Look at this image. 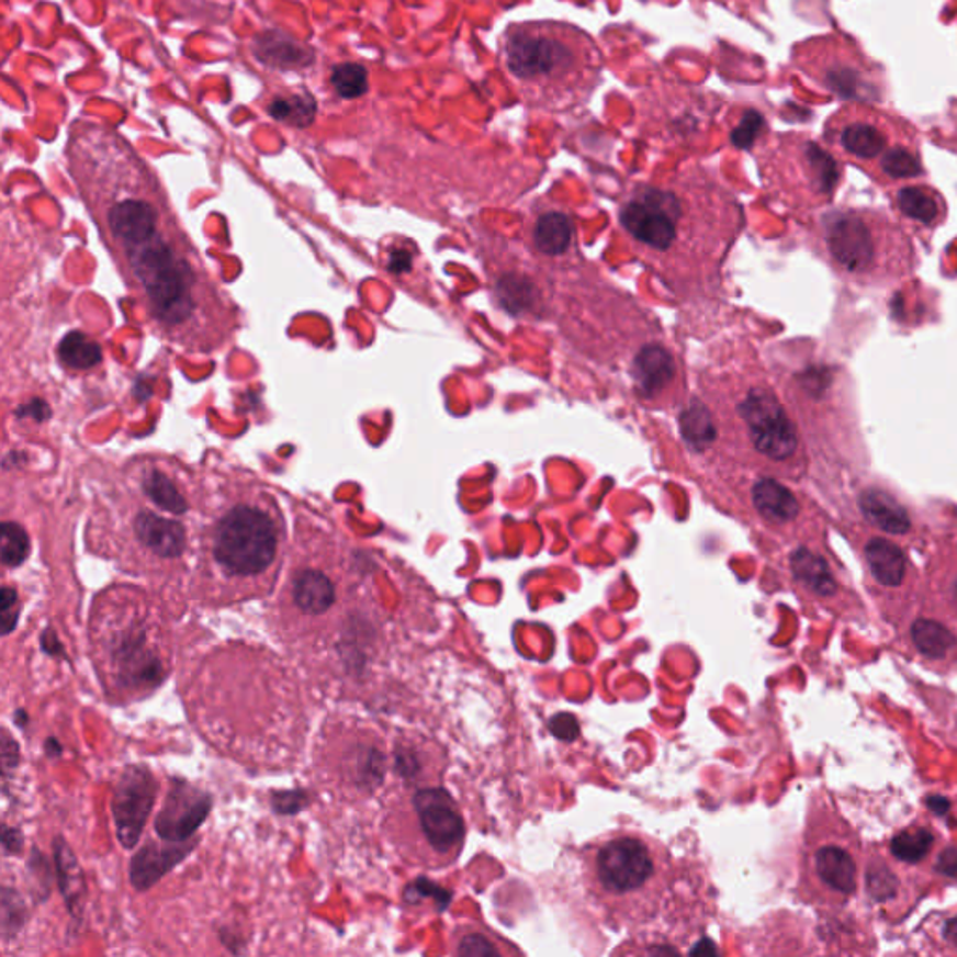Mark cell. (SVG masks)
Returning <instances> with one entry per match:
<instances>
[{
	"instance_id": "2e32d148",
	"label": "cell",
	"mask_w": 957,
	"mask_h": 957,
	"mask_svg": "<svg viewBox=\"0 0 957 957\" xmlns=\"http://www.w3.org/2000/svg\"><path fill=\"white\" fill-rule=\"evenodd\" d=\"M119 668L127 685L135 687H154L164 679L161 662L145 648L143 638H132L120 645Z\"/></svg>"
},
{
	"instance_id": "ffe728a7",
	"label": "cell",
	"mask_w": 957,
	"mask_h": 957,
	"mask_svg": "<svg viewBox=\"0 0 957 957\" xmlns=\"http://www.w3.org/2000/svg\"><path fill=\"white\" fill-rule=\"evenodd\" d=\"M255 50L262 63L278 68H300L313 63V50L309 47L297 44L281 32L271 31L259 36Z\"/></svg>"
},
{
	"instance_id": "f35d334b",
	"label": "cell",
	"mask_w": 957,
	"mask_h": 957,
	"mask_svg": "<svg viewBox=\"0 0 957 957\" xmlns=\"http://www.w3.org/2000/svg\"><path fill=\"white\" fill-rule=\"evenodd\" d=\"M20 763V746L10 738L8 731H2V768L8 773V768L18 767Z\"/></svg>"
},
{
	"instance_id": "e575fe53",
	"label": "cell",
	"mask_w": 957,
	"mask_h": 957,
	"mask_svg": "<svg viewBox=\"0 0 957 957\" xmlns=\"http://www.w3.org/2000/svg\"><path fill=\"white\" fill-rule=\"evenodd\" d=\"M25 916V905H23L20 896L12 892L10 888H4L2 890V930H4V935L23 926Z\"/></svg>"
},
{
	"instance_id": "4dcf8cb0",
	"label": "cell",
	"mask_w": 957,
	"mask_h": 957,
	"mask_svg": "<svg viewBox=\"0 0 957 957\" xmlns=\"http://www.w3.org/2000/svg\"><path fill=\"white\" fill-rule=\"evenodd\" d=\"M31 554V541L20 523H2V563L7 567H20Z\"/></svg>"
},
{
	"instance_id": "d590c367",
	"label": "cell",
	"mask_w": 957,
	"mask_h": 957,
	"mask_svg": "<svg viewBox=\"0 0 957 957\" xmlns=\"http://www.w3.org/2000/svg\"><path fill=\"white\" fill-rule=\"evenodd\" d=\"M869 894L876 900H888L896 892V877L890 874V869L882 866H869Z\"/></svg>"
},
{
	"instance_id": "f546056e",
	"label": "cell",
	"mask_w": 957,
	"mask_h": 957,
	"mask_svg": "<svg viewBox=\"0 0 957 957\" xmlns=\"http://www.w3.org/2000/svg\"><path fill=\"white\" fill-rule=\"evenodd\" d=\"M898 206L903 214L913 217V219L922 221V223H933L937 219V201L926 190H920V188L901 190L898 193Z\"/></svg>"
},
{
	"instance_id": "83f0119b",
	"label": "cell",
	"mask_w": 957,
	"mask_h": 957,
	"mask_svg": "<svg viewBox=\"0 0 957 957\" xmlns=\"http://www.w3.org/2000/svg\"><path fill=\"white\" fill-rule=\"evenodd\" d=\"M58 356L64 365L74 367V369H90L98 365L101 361V348L98 342L85 337L82 334H70L64 337L60 347H58Z\"/></svg>"
},
{
	"instance_id": "d4e9b609",
	"label": "cell",
	"mask_w": 957,
	"mask_h": 957,
	"mask_svg": "<svg viewBox=\"0 0 957 957\" xmlns=\"http://www.w3.org/2000/svg\"><path fill=\"white\" fill-rule=\"evenodd\" d=\"M935 845V834L924 826H909L890 842V851L898 860L919 864L930 857Z\"/></svg>"
},
{
	"instance_id": "e0dca14e",
	"label": "cell",
	"mask_w": 957,
	"mask_h": 957,
	"mask_svg": "<svg viewBox=\"0 0 957 957\" xmlns=\"http://www.w3.org/2000/svg\"><path fill=\"white\" fill-rule=\"evenodd\" d=\"M55 864H57L58 887L60 894L66 901V908L70 909L74 916H81L87 901V885L82 876L81 866L77 860L70 845L64 842V837H57L55 844Z\"/></svg>"
},
{
	"instance_id": "603a6c76",
	"label": "cell",
	"mask_w": 957,
	"mask_h": 957,
	"mask_svg": "<svg viewBox=\"0 0 957 957\" xmlns=\"http://www.w3.org/2000/svg\"><path fill=\"white\" fill-rule=\"evenodd\" d=\"M674 359L664 348H645L637 358V380L648 395H656L674 379Z\"/></svg>"
},
{
	"instance_id": "9c48e42d",
	"label": "cell",
	"mask_w": 957,
	"mask_h": 957,
	"mask_svg": "<svg viewBox=\"0 0 957 957\" xmlns=\"http://www.w3.org/2000/svg\"><path fill=\"white\" fill-rule=\"evenodd\" d=\"M212 797L185 781L174 780L156 819V832L169 842H188L209 818Z\"/></svg>"
},
{
	"instance_id": "c3c4849f",
	"label": "cell",
	"mask_w": 957,
	"mask_h": 957,
	"mask_svg": "<svg viewBox=\"0 0 957 957\" xmlns=\"http://www.w3.org/2000/svg\"><path fill=\"white\" fill-rule=\"evenodd\" d=\"M954 735H956V743H957V718H956V728H954Z\"/></svg>"
},
{
	"instance_id": "6da1fadb",
	"label": "cell",
	"mask_w": 957,
	"mask_h": 957,
	"mask_svg": "<svg viewBox=\"0 0 957 957\" xmlns=\"http://www.w3.org/2000/svg\"><path fill=\"white\" fill-rule=\"evenodd\" d=\"M127 286L167 339L212 350L221 342L223 300L196 251L150 188H119L94 210Z\"/></svg>"
},
{
	"instance_id": "d6986e66",
	"label": "cell",
	"mask_w": 957,
	"mask_h": 957,
	"mask_svg": "<svg viewBox=\"0 0 957 957\" xmlns=\"http://www.w3.org/2000/svg\"><path fill=\"white\" fill-rule=\"evenodd\" d=\"M754 505L767 522L788 523L799 515V502L793 494L773 478H763L754 486Z\"/></svg>"
},
{
	"instance_id": "ba28073f",
	"label": "cell",
	"mask_w": 957,
	"mask_h": 957,
	"mask_svg": "<svg viewBox=\"0 0 957 957\" xmlns=\"http://www.w3.org/2000/svg\"><path fill=\"white\" fill-rule=\"evenodd\" d=\"M158 793V784L150 770L140 765L127 767L114 788L113 815L116 836L126 849H133L145 831Z\"/></svg>"
},
{
	"instance_id": "8fae6325",
	"label": "cell",
	"mask_w": 957,
	"mask_h": 957,
	"mask_svg": "<svg viewBox=\"0 0 957 957\" xmlns=\"http://www.w3.org/2000/svg\"><path fill=\"white\" fill-rule=\"evenodd\" d=\"M864 558L868 565L869 576L881 587L887 597L900 595L901 589L908 586L911 576V565L908 555L903 554L900 547L887 539H869L864 547Z\"/></svg>"
},
{
	"instance_id": "f1b7e54d",
	"label": "cell",
	"mask_w": 957,
	"mask_h": 957,
	"mask_svg": "<svg viewBox=\"0 0 957 957\" xmlns=\"http://www.w3.org/2000/svg\"><path fill=\"white\" fill-rule=\"evenodd\" d=\"M331 85L345 100H356L369 90V74L361 64L342 63L331 71Z\"/></svg>"
},
{
	"instance_id": "30bf717a",
	"label": "cell",
	"mask_w": 957,
	"mask_h": 957,
	"mask_svg": "<svg viewBox=\"0 0 957 957\" xmlns=\"http://www.w3.org/2000/svg\"><path fill=\"white\" fill-rule=\"evenodd\" d=\"M826 241L832 257L844 266L845 270L864 271L874 257V244L869 238L868 228L863 219L855 215H836L832 217L826 233Z\"/></svg>"
},
{
	"instance_id": "74e56055",
	"label": "cell",
	"mask_w": 957,
	"mask_h": 957,
	"mask_svg": "<svg viewBox=\"0 0 957 957\" xmlns=\"http://www.w3.org/2000/svg\"><path fill=\"white\" fill-rule=\"evenodd\" d=\"M359 776L361 781H365L369 788H376L382 778H384V757L380 756L376 750L367 752L365 757H361L359 762Z\"/></svg>"
},
{
	"instance_id": "f6af8a7d",
	"label": "cell",
	"mask_w": 957,
	"mask_h": 957,
	"mask_svg": "<svg viewBox=\"0 0 957 957\" xmlns=\"http://www.w3.org/2000/svg\"><path fill=\"white\" fill-rule=\"evenodd\" d=\"M945 930H943V935H945L946 941H948V945L954 946L957 950V919H952L946 922Z\"/></svg>"
},
{
	"instance_id": "8d00e7d4",
	"label": "cell",
	"mask_w": 957,
	"mask_h": 957,
	"mask_svg": "<svg viewBox=\"0 0 957 957\" xmlns=\"http://www.w3.org/2000/svg\"><path fill=\"white\" fill-rule=\"evenodd\" d=\"M309 795L305 791H278L271 795V807L281 815H292L309 807Z\"/></svg>"
},
{
	"instance_id": "ab89813d",
	"label": "cell",
	"mask_w": 957,
	"mask_h": 957,
	"mask_svg": "<svg viewBox=\"0 0 957 957\" xmlns=\"http://www.w3.org/2000/svg\"><path fill=\"white\" fill-rule=\"evenodd\" d=\"M2 849L7 855H20L23 851V834L18 829L4 826L2 831Z\"/></svg>"
},
{
	"instance_id": "836d02e7",
	"label": "cell",
	"mask_w": 957,
	"mask_h": 957,
	"mask_svg": "<svg viewBox=\"0 0 957 957\" xmlns=\"http://www.w3.org/2000/svg\"><path fill=\"white\" fill-rule=\"evenodd\" d=\"M882 169L887 174L894 178H911L920 174L919 159L914 158L913 154L901 148L888 151L882 158Z\"/></svg>"
},
{
	"instance_id": "7a4b0ae2",
	"label": "cell",
	"mask_w": 957,
	"mask_h": 957,
	"mask_svg": "<svg viewBox=\"0 0 957 957\" xmlns=\"http://www.w3.org/2000/svg\"><path fill=\"white\" fill-rule=\"evenodd\" d=\"M499 57L531 108L568 111L589 100L600 82L603 58L595 40L560 21H526L507 26Z\"/></svg>"
},
{
	"instance_id": "bcb514c9",
	"label": "cell",
	"mask_w": 957,
	"mask_h": 957,
	"mask_svg": "<svg viewBox=\"0 0 957 957\" xmlns=\"http://www.w3.org/2000/svg\"><path fill=\"white\" fill-rule=\"evenodd\" d=\"M45 752H47L49 756L57 757L63 754V746L57 743V739H47V743H45Z\"/></svg>"
},
{
	"instance_id": "ee69618b",
	"label": "cell",
	"mask_w": 957,
	"mask_h": 957,
	"mask_svg": "<svg viewBox=\"0 0 957 957\" xmlns=\"http://www.w3.org/2000/svg\"><path fill=\"white\" fill-rule=\"evenodd\" d=\"M938 864H941V869H945L948 876L957 877V851H946Z\"/></svg>"
},
{
	"instance_id": "7dc6e473",
	"label": "cell",
	"mask_w": 957,
	"mask_h": 957,
	"mask_svg": "<svg viewBox=\"0 0 957 957\" xmlns=\"http://www.w3.org/2000/svg\"><path fill=\"white\" fill-rule=\"evenodd\" d=\"M15 722L21 725H25L26 714L23 711L18 712V718H15Z\"/></svg>"
},
{
	"instance_id": "ac0fdd59",
	"label": "cell",
	"mask_w": 957,
	"mask_h": 957,
	"mask_svg": "<svg viewBox=\"0 0 957 957\" xmlns=\"http://www.w3.org/2000/svg\"><path fill=\"white\" fill-rule=\"evenodd\" d=\"M860 509L869 522L892 536H903L911 529L908 510L903 509L892 496H888L887 492H864L860 496Z\"/></svg>"
},
{
	"instance_id": "52a82bcc",
	"label": "cell",
	"mask_w": 957,
	"mask_h": 957,
	"mask_svg": "<svg viewBox=\"0 0 957 957\" xmlns=\"http://www.w3.org/2000/svg\"><path fill=\"white\" fill-rule=\"evenodd\" d=\"M741 417L759 453L788 460L797 451V435L786 412L768 391L752 390L741 403Z\"/></svg>"
},
{
	"instance_id": "b9f144b4",
	"label": "cell",
	"mask_w": 957,
	"mask_h": 957,
	"mask_svg": "<svg viewBox=\"0 0 957 957\" xmlns=\"http://www.w3.org/2000/svg\"><path fill=\"white\" fill-rule=\"evenodd\" d=\"M42 649L47 655H64L63 643L58 642L57 634L50 629L45 630L42 634Z\"/></svg>"
},
{
	"instance_id": "60d3db41",
	"label": "cell",
	"mask_w": 957,
	"mask_h": 957,
	"mask_svg": "<svg viewBox=\"0 0 957 957\" xmlns=\"http://www.w3.org/2000/svg\"><path fill=\"white\" fill-rule=\"evenodd\" d=\"M744 126L746 127L739 130L735 140H738V145L746 146L756 137L757 127L762 126V119L757 114H750V119H746Z\"/></svg>"
},
{
	"instance_id": "4316f807",
	"label": "cell",
	"mask_w": 957,
	"mask_h": 957,
	"mask_svg": "<svg viewBox=\"0 0 957 957\" xmlns=\"http://www.w3.org/2000/svg\"><path fill=\"white\" fill-rule=\"evenodd\" d=\"M842 145L858 158H874L877 154H881L887 139L876 126L858 122L845 127L842 133Z\"/></svg>"
},
{
	"instance_id": "8992f818",
	"label": "cell",
	"mask_w": 957,
	"mask_h": 957,
	"mask_svg": "<svg viewBox=\"0 0 957 957\" xmlns=\"http://www.w3.org/2000/svg\"><path fill=\"white\" fill-rule=\"evenodd\" d=\"M412 807L432 855L441 863H451L459 857L466 826L451 795L438 788L419 789L412 799Z\"/></svg>"
},
{
	"instance_id": "1f68e13d",
	"label": "cell",
	"mask_w": 957,
	"mask_h": 957,
	"mask_svg": "<svg viewBox=\"0 0 957 957\" xmlns=\"http://www.w3.org/2000/svg\"><path fill=\"white\" fill-rule=\"evenodd\" d=\"M683 423V435L696 448H703L706 443L712 440V423L709 417V412L701 406H694L688 409L687 414L680 419Z\"/></svg>"
},
{
	"instance_id": "277c9868",
	"label": "cell",
	"mask_w": 957,
	"mask_h": 957,
	"mask_svg": "<svg viewBox=\"0 0 957 957\" xmlns=\"http://www.w3.org/2000/svg\"><path fill=\"white\" fill-rule=\"evenodd\" d=\"M278 547V523L260 505H233L215 526V561L233 576L264 573L275 560Z\"/></svg>"
},
{
	"instance_id": "7402d4cb",
	"label": "cell",
	"mask_w": 957,
	"mask_h": 957,
	"mask_svg": "<svg viewBox=\"0 0 957 957\" xmlns=\"http://www.w3.org/2000/svg\"><path fill=\"white\" fill-rule=\"evenodd\" d=\"M140 488L146 494V498L150 499L151 504L159 507L161 510H167L170 515H183L190 509L188 499L183 496V491L178 485L177 478L172 477L169 472H161L158 468H151L145 473V477L140 481Z\"/></svg>"
},
{
	"instance_id": "484cf974",
	"label": "cell",
	"mask_w": 957,
	"mask_h": 957,
	"mask_svg": "<svg viewBox=\"0 0 957 957\" xmlns=\"http://www.w3.org/2000/svg\"><path fill=\"white\" fill-rule=\"evenodd\" d=\"M268 113L271 119L286 122L290 126L307 127L316 119V101L309 94L286 95L271 101Z\"/></svg>"
},
{
	"instance_id": "44dd1931",
	"label": "cell",
	"mask_w": 957,
	"mask_h": 957,
	"mask_svg": "<svg viewBox=\"0 0 957 957\" xmlns=\"http://www.w3.org/2000/svg\"><path fill=\"white\" fill-rule=\"evenodd\" d=\"M294 600L305 613H324L334 606V584L320 571L305 568L294 578Z\"/></svg>"
},
{
	"instance_id": "7c38bea8",
	"label": "cell",
	"mask_w": 957,
	"mask_h": 957,
	"mask_svg": "<svg viewBox=\"0 0 957 957\" xmlns=\"http://www.w3.org/2000/svg\"><path fill=\"white\" fill-rule=\"evenodd\" d=\"M133 529L140 544L159 558H180L185 550V528L174 518L159 517L154 510H139Z\"/></svg>"
},
{
	"instance_id": "d6a6232c",
	"label": "cell",
	"mask_w": 957,
	"mask_h": 957,
	"mask_svg": "<svg viewBox=\"0 0 957 957\" xmlns=\"http://www.w3.org/2000/svg\"><path fill=\"white\" fill-rule=\"evenodd\" d=\"M457 954H462V956H499V954H505V950L496 945V941L488 933L466 932L460 937Z\"/></svg>"
},
{
	"instance_id": "9a60e30c",
	"label": "cell",
	"mask_w": 957,
	"mask_h": 957,
	"mask_svg": "<svg viewBox=\"0 0 957 957\" xmlns=\"http://www.w3.org/2000/svg\"><path fill=\"white\" fill-rule=\"evenodd\" d=\"M193 845L195 844L159 847L150 844L143 847L132 860L130 876L133 887L137 890L154 887L165 874H169L170 869L190 855Z\"/></svg>"
},
{
	"instance_id": "7bdbcfd3",
	"label": "cell",
	"mask_w": 957,
	"mask_h": 957,
	"mask_svg": "<svg viewBox=\"0 0 957 957\" xmlns=\"http://www.w3.org/2000/svg\"><path fill=\"white\" fill-rule=\"evenodd\" d=\"M946 610L952 611V616L957 618V574L952 576L950 584L945 589Z\"/></svg>"
},
{
	"instance_id": "3957f363",
	"label": "cell",
	"mask_w": 957,
	"mask_h": 957,
	"mask_svg": "<svg viewBox=\"0 0 957 957\" xmlns=\"http://www.w3.org/2000/svg\"><path fill=\"white\" fill-rule=\"evenodd\" d=\"M584 879L593 900L621 926H640L661 911L674 866L661 842L618 831L582 851Z\"/></svg>"
},
{
	"instance_id": "4fadbf2b",
	"label": "cell",
	"mask_w": 957,
	"mask_h": 957,
	"mask_svg": "<svg viewBox=\"0 0 957 957\" xmlns=\"http://www.w3.org/2000/svg\"><path fill=\"white\" fill-rule=\"evenodd\" d=\"M909 640L920 658L938 664H957V634L943 621L914 619L909 627Z\"/></svg>"
},
{
	"instance_id": "5b68a950",
	"label": "cell",
	"mask_w": 957,
	"mask_h": 957,
	"mask_svg": "<svg viewBox=\"0 0 957 957\" xmlns=\"http://www.w3.org/2000/svg\"><path fill=\"white\" fill-rule=\"evenodd\" d=\"M802 882L810 900L826 905H845L855 896L858 885V853L855 837L842 823L825 836L807 840L802 858Z\"/></svg>"
},
{
	"instance_id": "cb8c5ba5",
	"label": "cell",
	"mask_w": 957,
	"mask_h": 957,
	"mask_svg": "<svg viewBox=\"0 0 957 957\" xmlns=\"http://www.w3.org/2000/svg\"><path fill=\"white\" fill-rule=\"evenodd\" d=\"M533 239L542 252L560 255L571 246L573 223L567 215L561 214V212H549L537 221L536 228H533Z\"/></svg>"
},
{
	"instance_id": "5bb4252c",
	"label": "cell",
	"mask_w": 957,
	"mask_h": 957,
	"mask_svg": "<svg viewBox=\"0 0 957 957\" xmlns=\"http://www.w3.org/2000/svg\"><path fill=\"white\" fill-rule=\"evenodd\" d=\"M791 573L797 584L804 587L813 598L836 603L842 597V587L831 565L812 550L800 549L791 555Z\"/></svg>"
}]
</instances>
